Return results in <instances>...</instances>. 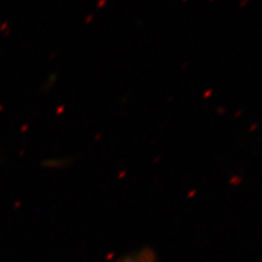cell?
<instances>
[{
  "instance_id": "cell-1",
  "label": "cell",
  "mask_w": 262,
  "mask_h": 262,
  "mask_svg": "<svg viewBox=\"0 0 262 262\" xmlns=\"http://www.w3.org/2000/svg\"><path fill=\"white\" fill-rule=\"evenodd\" d=\"M117 262H157V255L151 248H143Z\"/></svg>"
}]
</instances>
